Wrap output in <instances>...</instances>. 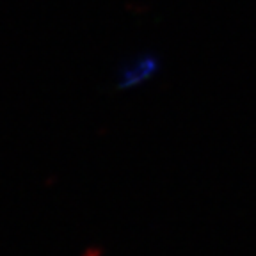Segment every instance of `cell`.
Masks as SVG:
<instances>
[{"label":"cell","instance_id":"1","mask_svg":"<svg viewBox=\"0 0 256 256\" xmlns=\"http://www.w3.org/2000/svg\"><path fill=\"white\" fill-rule=\"evenodd\" d=\"M162 70L160 56L155 52H139L124 57L116 66V88L120 91L146 84Z\"/></svg>","mask_w":256,"mask_h":256}]
</instances>
